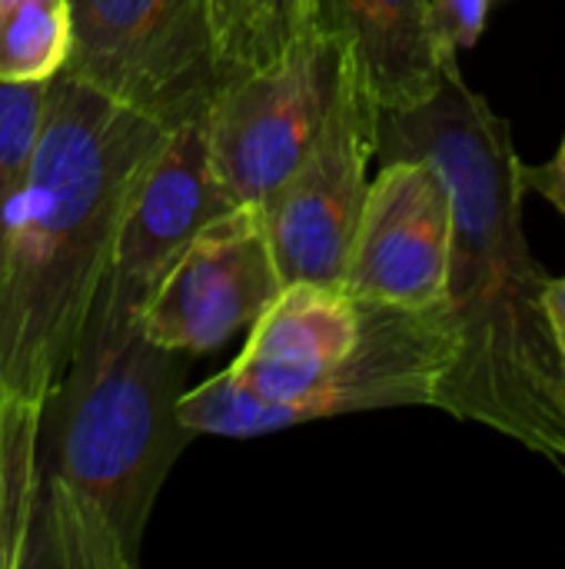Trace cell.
I'll return each mask as SVG.
<instances>
[{"label": "cell", "mask_w": 565, "mask_h": 569, "mask_svg": "<svg viewBox=\"0 0 565 569\" xmlns=\"http://www.w3.org/2000/svg\"><path fill=\"white\" fill-rule=\"evenodd\" d=\"M343 73V47L323 30L283 63L216 93L203 123L226 207L266 203L310 153Z\"/></svg>", "instance_id": "cell-7"}, {"label": "cell", "mask_w": 565, "mask_h": 569, "mask_svg": "<svg viewBox=\"0 0 565 569\" xmlns=\"http://www.w3.org/2000/svg\"><path fill=\"white\" fill-rule=\"evenodd\" d=\"M186 353L87 323L37 437L20 569H133L160 487L193 433L176 417Z\"/></svg>", "instance_id": "cell-3"}, {"label": "cell", "mask_w": 565, "mask_h": 569, "mask_svg": "<svg viewBox=\"0 0 565 569\" xmlns=\"http://www.w3.org/2000/svg\"><path fill=\"white\" fill-rule=\"evenodd\" d=\"M27 527H30V517L13 503V497L7 493L0 480V569H20Z\"/></svg>", "instance_id": "cell-18"}, {"label": "cell", "mask_w": 565, "mask_h": 569, "mask_svg": "<svg viewBox=\"0 0 565 569\" xmlns=\"http://www.w3.org/2000/svg\"><path fill=\"white\" fill-rule=\"evenodd\" d=\"M206 13L220 90L283 63L323 33L316 0H206Z\"/></svg>", "instance_id": "cell-13"}, {"label": "cell", "mask_w": 565, "mask_h": 569, "mask_svg": "<svg viewBox=\"0 0 565 569\" xmlns=\"http://www.w3.org/2000/svg\"><path fill=\"white\" fill-rule=\"evenodd\" d=\"M226 207L206 147V123L190 120L167 130L160 150L143 167L120 217L103 290L87 323L103 330H137L140 313L176 263L193 233Z\"/></svg>", "instance_id": "cell-9"}, {"label": "cell", "mask_w": 565, "mask_h": 569, "mask_svg": "<svg viewBox=\"0 0 565 569\" xmlns=\"http://www.w3.org/2000/svg\"><path fill=\"white\" fill-rule=\"evenodd\" d=\"M360 333L363 303L346 287L283 283L223 373L266 403H290L320 390L356 350Z\"/></svg>", "instance_id": "cell-11"}, {"label": "cell", "mask_w": 565, "mask_h": 569, "mask_svg": "<svg viewBox=\"0 0 565 569\" xmlns=\"http://www.w3.org/2000/svg\"><path fill=\"white\" fill-rule=\"evenodd\" d=\"M363 303V333L346 363L313 393L290 403H266L226 373L183 390L176 417L193 437H263L343 413L433 407V393L456 353V333L443 307L400 310Z\"/></svg>", "instance_id": "cell-4"}, {"label": "cell", "mask_w": 565, "mask_h": 569, "mask_svg": "<svg viewBox=\"0 0 565 569\" xmlns=\"http://www.w3.org/2000/svg\"><path fill=\"white\" fill-rule=\"evenodd\" d=\"M63 73L173 130L216 100L206 0H67Z\"/></svg>", "instance_id": "cell-5"}, {"label": "cell", "mask_w": 565, "mask_h": 569, "mask_svg": "<svg viewBox=\"0 0 565 569\" xmlns=\"http://www.w3.org/2000/svg\"><path fill=\"white\" fill-rule=\"evenodd\" d=\"M496 0H430L433 7V20L440 30V40L460 53V50H473L486 30L490 10Z\"/></svg>", "instance_id": "cell-16"}, {"label": "cell", "mask_w": 565, "mask_h": 569, "mask_svg": "<svg viewBox=\"0 0 565 569\" xmlns=\"http://www.w3.org/2000/svg\"><path fill=\"white\" fill-rule=\"evenodd\" d=\"M543 310L553 330V340L559 347V357L565 363V277H549L543 287Z\"/></svg>", "instance_id": "cell-19"}, {"label": "cell", "mask_w": 565, "mask_h": 569, "mask_svg": "<svg viewBox=\"0 0 565 569\" xmlns=\"http://www.w3.org/2000/svg\"><path fill=\"white\" fill-rule=\"evenodd\" d=\"M519 180H523L526 190H533L543 200H549L565 217V137L553 160L536 163V167L533 163H519Z\"/></svg>", "instance_id": "cell-17"}, {"label": "cell", "mask_w": 565, "mask_h": 569, "mask_svg": "<svg viewBox=\"0 0 565 569\" xmlns=\"http://www.w3.org/2000/svg\"><path fill=\"white\" fill-rule=\"evenodd\" d=\"M43 100H47V80L43 83L0 80V247L7 237L13 203L30 173V157L43 120Z\"/></svg>", "instance_id": "cell-15"}, {"label": "cell", "mask_w": 565, "mask_h": 569, "mask_svg": "<svg viewBox=\"0 0 565 569\" xmlns=\"http://www.w3.org/2000/svg\"><path fill=\"white\" fill-rule=\"evenodd\" d=\"M283 290L260 203L230 207L203 223L140 313L157 347L203 357L250 330Z\"/></svg>", "instance_id": "cell-8"}, {"label": "cell", "mask_w": 565, "mask_h": 569, "mask_svg": "<svg viewBox=\"0 0 565 569\" xmlns=\"http://www.w3.org/2000/svg\"><path fill=\"white\" fill-rule=\"evenodd\" d=\"M316 10L380 110L430 100L460 57L440 40L430 0H316Z\"/></svg>", "instance_id": "cell-12"}, {"label": "cell", "mask_w": 565, "mask_h": 569, "mask_svg": "<svg viewBox=\"0 0 565 569\" xmlns=\"http://www.w3.org/2000/svg\"><path fill=\"white\" fill-rule=\"evenodd\" d=\"M450 250L453 197L443 173L420 157L383 160L363 200L343 287L356 300L400 310L443 307Z\"/></svg>", "instance_id": "cell-10"}, {"label": "cell", "mask_w": 565, "mask_h": 569, "mask_svg": "<svg viewBox=\"0 0 565 569\" xmlns=\"http://www.w3.org/2000/svg\"><path fill=\"white\" fill-rule=\"evenodd\" d=\"M376 127L380 107L343 53L340 87L310 153L263 203L283 283L343 287L350 243L370 190Z\"/></svg>", "instance_id": "cell-6"}, {"label": "cell", "mask_w": 565, "mask_h": 569, "mask_svg": "<svg viewBox=\"0 0 565 569\" xmlns=\"http://www.w3.org/2000/svg\"><path fill=\"white\" fill-rule=\"evenodd\" d=\"M376 157L430 160L453 197L446 317L456 353L433 410L483 423L565 470V363L543 310L549 273L523 230L526 187L506 117L453 60L430 100L380 110Z\"/></svg>", "instance_id": "cell-1"}, {"label": "cell", "mask_w": 565, "mask_h": 569, "mask_svg": "<svg viewBox=\"0 0 565 569\" xmlns=\"http://www.w3.org/2000/svg\"><path fill=\"white\" fill-rule=\"evenodd\" d=\"M167 130L57 70L0 247V480L30 517L43 410L103 290L113 237ZM30 530V527H27Z\"/></svg>", "instance_id": "cell-2"}, {"label": "cell", "mask_w": 565, "mask_h": 569, "mask_svg": "<svg viewBox=\"0 0 565 569\" xmlns=\"http://www.w3.org/2000/svg\"><path fill=\"white\" fill-rule=\"evenodd\" d=\"M70 47L67 0H0V80H50Z\"/></svg>", "instance_id": "cell-14"}]
</instances>
